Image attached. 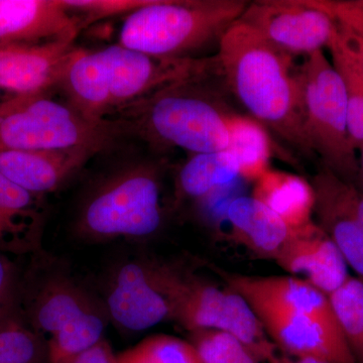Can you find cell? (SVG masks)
I'll list each match as a JSON object with an SVG mask.
<instances>
[{
  "mask_svg": "<svg viewBox=\"0 0 363 363\" xmlns=\"http://www.w3.org/2000/svg\"><path fill=\"white\" fill-rule=\"evenodd\" d=\"M220 74L211 59H164L121 44L80 51L58 88L66 102L94 123H105L126 107L174 83Z\"/></svg>",
  "mask_w": 363,
  "mask_h": 363,
  "instance_id": "6da1fadb",
  "label": "cell"
},
{
  "mask_svg": "<svg viewBox=\"0 0 363 363\" xmlns=\"http://www.w3.org/2000/svg\"><path fill=\"white\" fill-rule=\"evenodd\" d=\"M218 45L221 75L253 119L298 154L314 157L306 136L293 56L238 21L224 33Z\"/></svg>",
  "mask_w": 363,
  "mask_h": 363,
  "instance_id": "7a4b0ae2",
  "label": "cell"
},
{
  "mask_svg": "<svg viewBox=\"0 0 363 363\" xmlns=\"http://www.w3.org/2000/svg\"><path fill=\"white\" fill-rule=\"evenodd\" d=\"M212 77L201 76L167 86L108 121L123 138L135 136L160 149L178 147L193 155L226 150L233 112L215 89Z\"/></svg>",
  "mask_w": 363,
  "mask_h": 363,
  "instance_id": "3957f363",
  "label": "cell"
},
{
  "mask_svg": "<svg viewBox=\"0 0 363 363\" xmlns=\"http://www.w3.org/2000/svg\"><path fill=\"white\" fill-rule=\"evenodd\" d=\"M162 193L160 164L136 161L119 167L86 193L74 234L87 243L147 240L164 223Z\"/></svg>",
  "mask_w": 363,
  "mask_h": 363,
  "instance_id": "277c9868",
  "label": "cell"
},
{
  "mask_svg": "<svg viewBox=\"0 0 363 363\" xmlns=\"http://www.w3.org/2000/svg\"><path fill=\"white\" fill-rule=\"evenodd\" d=\"M248 4L245 0H152L126 16L119 44L157 58H194L207 45H219Z\"/></svg>",
  "mask_w": 363,
  "mask_h": 363,
  "instance_id": "5b68a950",
  "label": "cell"
},
{
  "mask_svg": "<svg viewBox=\"0 0 363 363\" xmlns=\"http://www.w3.org/2000/svg\"><path fill=\"white\" fill-rule=\"evenodd\" d=\"M157 281L172 308L173 321L189 332L217 329L240 339L260 363H272L278 348L248 301L225 286L155 262Z\"/></svg>",
  "mask_w": 363,
  "mask_h": 363,
  "instance_id": "8992f818",
  "label": "cell"
},
{
  "mask_svg": "<svg viewBox=\"0 0 363 363\" xmlns=\"http://www.w3.org/2000/svg\"><path fill=\"white\" fill-rule=\"evenodd\" d=\"M121 138L111 121H91L49 92L16 95L0 104V150L90 147L101 152Z\"/></svg>",
  "mask_w": 363,
  "mask_h": 363,
  "instance_id": "52a82bcc",
  "label": "cell"
},
{
  "mask_svg": "<svg viewBox=\"0 0 363 363\" xmlns=\"http://www.w3.org/2000/svg\"><path fill=\"white\" fill-rule=\"evenodd\" d=\"M296 75L304 113L305 133L323 168L342 180L357 181L359 162L348 130L343 81L323 51L304 57Z\"/></svg>",
  "mask_w": 363,
  "mask_h": 363,
  "instance_id": "ba28073f",
  "label": "cell"
},
{
  "mask_svg": "<svg viewBox=\"0 0 363 363\" xmlns=\"http://www.w3.org/2000/svg\"><path fill=\"white\" fill-rule=\"evenodd\" d=\"M236 21L291 56L328 49L336 30V21L306 0L252 2Z\"/></svg>",
  "mask_w": 363,
  "mask_h": 363,
  "instance_id": "9c48e42d",
  "label": "cell"
},
{
  "mask_svg": "<svg viewBox=\"0 0 363 363\" xmlns=\"http://www.w3.org/2000/svg\"><path fill=\"white\" fill-rule=\"evenodd\" d=\"M104 307L108 320L128 333L173 321L171 305L157 281L152 260L133 259L118 264L109 277Z\"/></svg>",
  "mask_w": 363,
  "mask_h": 363,
  "instance_id": "30bf717a",
  "label": "cell"
},
{
  "mask_svg": "<svg viewBox=\"0 0 363 363\" xmlns=\"http://www.w3.org/2000/svg\"><path fill=\"white\" fill-rule=\"evenodd\" d=\"M23 272L21 298L26 326L45 339L87 313L104 308L84 289L64 274L42 267L33 255Z\"/></svg>",
  "mask_w": 363,
  "mask_h": 363,
  "instance_id": "8fae6325",
  "label": "cell"
},
{
  "mask_svg": "<svg viewBox=\"0 0 363 363\" xmlns=\"http://www.w3.org/2000/svg\"><path fill=\"white\" fill-rule=\"evenodd\" d=\"M264 331L286 357L327 363H357L336 322L257 300H247Z\"/></svg>",
  "mask_w": 363,
  "mask_h": 363,
  "instance_id": "7c38bea8",
  "label": "cell"
},
{
  "mask_svg": "<svg viewBox=\"0 0 363 363\" xmlns=\"http://www.w3.org/2000/svg\"><path fill=\"white\" fill-rule=\"evenodd\" d=\"M272 260L290 276L305 279L327 296L350 277L337 245L314 220L291 229Z\"/></svg>",
  "mask_w": 363,
  "mask_h": 363,
  "instance_id": "4fadbf2b",
  "label": "cell"
},
{
  "mask_svg": "<svg viewBox=\"0 0 363 363\" xmlns=\"http://www.w3.org/2000/svg\"><path fill=\"white\" fill-rule=\"evenodd\" d=\"M82 30L61 0H0V45L75 42Z\"/></svg>",
  "mask_w": 363,
  "mask_h": 363,
  "instance_id": "5bb4252c",
  "label": "cell"
},
{
  "mask_svg": "<svg viewBox=\"0 0 363 363\" xmlns=\"http://www.w3.org/2000/svg\"><path fill=\"white\" fill-rule=\"evenodd\" d=\"M317 224L328 234L353 271L363 279V224L358 218V190L323 168L312 182Z\"/></svg>",
  "mask_w": 363,
  "mask_h": 363,
  "instance_id": "9a60e30c",
  "label": "cell"
},
{
  "mask_svg": "<svg viewBox=\"0 0 363 363\" xmlns=\"http://www.w3.org/2000/svg\"><path fill=\"white\" fill-rule=\"evenodd\" d=\"M75 42L44 45H0V89L16 95L50 92L80 51Z\"/></svg>",
  "mask_w": 363,
  "mask_h": 363,
  "instance_id": "2e32d148",
  "label": "cell"
},
{
  "mask_svg": "<svg viewBox=\"0 0 363 363\" xmlns=\"http://www.w3.org/2000/svg\"><path fill=\"white\" fill-rule=\"evenodd\" d=\"M98 150H0V174L33 194L56 192L79 173Z\"/></svg>",
  "mask_w": 363,
  "mask_h": 363,
  "instance_id": "e0dca14e",
  "label": "cell"
},
{
  "mask_svg": "<svg viewBox=\"0 0 363 363\" xmlns=\"http://www.w3.org/2000/svg\"><path fill=\"white\" fill-rule=\"evenodd\" d=\"M45 198L0 174V253L32 257L42 252L48 219Z\"/></svg>",
  "mask_w": 363,
  "mask_h": 363,
  "instance_id": "ac0fdd59",
  "label": "cell"
},
{
  "mask_svg": "<svg viewBox=\"0 0 363 363\" xmlns=\"http://www.w3.org/2000/svg\"><path fill=\"white\" fill-rule=\"evenodd\" d=\"M226 286L247 300H257L302 314L336 322L328 296L293 276H247L224 272ZM337 323V322H336Z\"/></svg>",
  "mask_w": 363,
  "mask_h": 363,
  "instance_id": "d6986e66",
  "label": "cell"
},
{
  "mask_svg": "<svg viewBox=\"0 0 363 363\" xmlns=\"http://www.w3.org/2000/svg\"><path fill=\"white\" fill-rule=\"evenodd\" d=\"M225 215L234 240L264 259H272L292 229L252 196L234 198Z\"/></svg>",
  "mask_w": 363,
  "mask_h": 363,
  "instance_id": "ffe728a7",
  "label": "cell"
},
{
  "mask_svg": "<svg viewBox=\"0 0 363 363\" xmlns=\"http://www.w3.org/2000/svg\"><path fill=\"white\" fill-rule=\"evenodd\" d=\"M252 196L278 215L290 228L313 221L316 201L314 189L302 177L269 169L255 182Z\"/></svg>",
  "mask_w": 363,
  "mask_h": 363,
  "instance_id": "44dd1931",
  "label": "cell"
},
{
  "mask_svg": "<svg viewBox=\"0 0 363 363\" xmlns=\"http://www.w3.org/2000/svg\"><path fill=\"white\" fill-rule=\"evenodd\" d=\"M238 177L240 162L230 150L193 155L177 175L176 199L205 201Z\"/></svg>",
  "mask_w": 363,
  "mask_h": 363,
  "instance_id": "7402d4cb",
  "label": "cell"
},
{
  "mask_svg": "<svg viewBox=\"0 0 363 363\" xmlns=\"http://www.w3.org/2000/svg\"><path fill=\"white\" fill-rule=\"evenodd\" d=\"M229 145L238 157L240 177L255 182L269 169L272 143L266 128L250 117L233 113L229 118Z\"/></svg>",
  "mask_w": 363,
  "mask_h": 363,
  "instance_id": "603a6c76",
  "label": "cell"
},
{
  "mask_svg": "<svg viewBox=\"0 0 363 363\" xmlns=\"http://www.w3.org/2000/svg\"><path fill=\"white\" fill-rule=\"evenodd\" d=\"M107 317L104 307L87 313L52 334L47 341V363H73L104 339Z\"/></svg>",
  "mask_w": 363,
  "mask_h": 363,
  "instance_id": "cb8c5ba5",
  "label": "cell"
},
{
  "mask_svg": "<svg viewBox=\"0 0 363 363\" xmlns=\"http://www.w3.org/2000/svg\"><path fill=\"white\" fill-rule=\"evenodd\" d=\"M328 298L351 354L355 362L363 363V279L350 276Z\"/></svg>",
  "mask_w": 363,
  "mask_h": 363,
  "instance_id": "d4e9b609",
  "label": "cell"
},
{
  "mask_svg": "<svg viewBox=\"0 0 363 363\" xmlns=\"http://www.w3.org/2000/svg\"><path fill=\"white\" fill-rule=\"evenodd\" d=\"M332 65L343 81L347 100L348 130L355 150L363 145V71L350 55L344 51L334 35L328 47Z\"/></svg>",
  "mask_w": 363,
  "mask_h": 363,
  "instance_id": "484cf974",
  "label": "cell"
},
{
  "mask_svg": "<svg viewBox=\"0 0 363 363\" xmlns=\"http://www.w3.org/2000/svg\"><path fill=\"white\" fill-rule=\"evenodd\" d=\"M117 363H204L189 340L156 334L117 354Z\"/></svg>",
  "mask_w": 363,
  "mask_h": 363,
  "instance_id": "4316f807",
  "label": "cell"
},
{
  "mask_svg": "<svg viewBox=\"0 0 363 363\" xmlns=\"http://www.w3.org/2000/svg\"><path fill=\"white\" fill-rule=\"evenodd\" d=\"M190 342L204 363H260L240 339L229 332L206 329L190 332Z\"/></svg>",
  "mask_w": 363,
  "mask_h": 363,
  "instance_id": "83f0119b",
  "label": "cell"
},
{
  "mask_svg": "<svg viewBox=\"0 0 363 363\" xmlns=\"http://www.w3.org/2000/svg\"><path fill=\"white\" fill-rule=\"evenodd\" d=\"M23 271L9 255L0 253V332L26 325L21 298Z\"/></svg>",
  "mask_w": 363,
  "mask_h": 363,
  "instance_id": "f1b7e54d",
  "label": "cell"
},
{
  "mask_svg": "<svg viewBox=\"0 0 363 363\" xmlns=\"http://www.w3.org/2000/svg\"><path fill=\"white\" fill-rule=\"evenodd\" d=\"M0 363H47V341L26 325L0 332Z\"/></svg>",
  "mask_w": 363,
  "mask_h": 363,
  "instance_id": "f546056e",
  "label": "cell"
},
{
  "mask_svg": "<svg viewBox=\"0 0 363 363\" xmlns=\"http://www.w3.org/2000/svg\"><path fill=\"white\" fill-rule=\"evenodd\" d=\"M152 0H61L62 4L82 21L83 30L95 21L130 14Z\"/></svg>",
  "mask_w": 363,
  "mask_h": 363,
  "instance_id": "4dcf8cb0",
  "label": "cell"
},
{
  "mask_svg": "<svg viewBox=\"0 0 363 363\" xmlns=\"http://www.w3.org/2000/svg\"><path fill=\"white\" fill-rule=\"evenodd\" d=\"M363 39V0H306Z\"/></svg>",
  "mask_w": 363,
  "mask_h": 363,
  "instance_id": "1f68e13d",
  "label": "cell"
},
{
  "mask_svg": "<svg viewBox=\"0 0 363 363\" xmlns=\"http://www.w3.org/2000/svg\"><path fill=\"white\" fill-rule=\"evenodd\" d=\"M335 39L363 71V39L336 21Z\"/></svg>",
  "mask_w": 363,
  "mask_h": 363,
  "instance_id": "d6a6232c",
  "label": "cell"
},
{
  "mask_svg": "<svg viewBox=\"0 0 363 363\" xmlns=\"http://www.w3.org/2000/svg\"><path fill=\"white\" fill-rule=\"evenodd\" d=\"M117 354L105 339L85 351L73 363H117Z\"/></svg>",
  "mask_w": 363,
  "mask_h": 363,
  "instance_id": "836d02e7",
  "label": "cell"
},
{
  "mask_svg": "<svg viewBox=\"0 0 363 363\" xmlns=\"http://www.w3.org/2000/svg\"><path fill=\"white\" fill-rule=\"evenodd\" d=\"M274 363H327L321 362V360L311 359V358H303V359H297V358L281 357L279 355L277 359L274 360Z\"/></svg>",
  "mask_w": 363,
  "mask_h": 363,
  "instance_id": "e575fe53",
  "label": "cell"
},
{
  "mask_svg": "<svg viewBox=\"0 0 363 363\" xmlns=\"http://www.w3.org/2000/svg\"><path fill=\"white\" fill-rule=\"evenodd\" d=\"M358 150L360 152V157L358 159V162H359V169H358L357 178V181H355L354 186L358 189V191L363 194V145Z\"/></svg>",
  "mask_w": 363,
  "mask_h": 363,
  "instance_id": "d590c367",
  "label": "cell"
},
{
  "mask_svg": "<svg viewBox=\"0 0 363 363\" xmlns=\"http://www.w3.org/2000/svg\"><path fill=\"white\" fill-rule=\"evenodd\" d=\"M357 212L358 218H359V220L363 224V194L359 191H358L357 197Z\"/></svg>",
  "mask_w": 363,
  "mask_h": 363,
  "instance_id": "8d00e7d4",
  "label": "cell"
}]
</instances>
